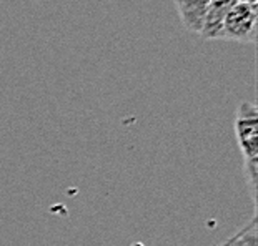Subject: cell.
I'll return each instance as SVG.
<instances>
[{
    "label": "cell",
    "mask_w": 258,
    "mask_h": 246,
    "mask_svg": "<svg viewBox=\"0 0 258 246\" xmlns=\"http://www.w3.org/2000/svg\"><path fill=\"white\" fill-rule=\"evenodd\" d=\"M180 19L190 32L200 34L207 9L212 0H175Z\"/></svg>",
    "instance_id": "277c9868"
},
{
    "label": "cell",
    "mask_w": 258,
    "mask_h": 246,
    "mask_svg": "<svg viewBox=\"0 0 258 246\" xmlns=\"http://www.w3.org/2000/svg\"><path fill=\"white\" fill-rule=\"evenodd\" d=\"M222 38L253 43L256 40V5L237 0L223 20Z\"/></svg>",
    "instance_id": "7a4b0ae2"
},
{
    "label": "cell",
    "mask_w": 258,
    "mask_h": 246,
    "mask_svg": "<svg viewBox=\"0 0 258 246\" xmlns=\"http://www.w3.org/2000/svg\"><path fill=\"white\" fill-rule=\"evenodd\" d=\"M237 0H212L207 9L200 34L205 38H222L223 20Z\"/></svg>",
    "instance_id": "3957f363"
},
{
    "label": "cell",
    "mask_w": 258,
    "mask_h": 246,
    "mask_svg": "<svg viewBox=\"0 0 258 246\" xmlns=\"http://www.w3.org/2000/svg\"><path fill=\"white\" fill-rule=\"evenodd\" d=\"M235 136L243 156V173L253 201L258 185V108L251 102H241L235 117Z\"/></svg>",
    "instance_id": "6da1fadb"
},
{
    "label": "cell",
    "mask_w": 258,
    "mask_h": 246,
    "mask_svg": "<svg viewBox=\"0 0 258 246\" xmlns=\"http://www.w3.org/2000/svg\"><path fill=\"white\" fill-rule=\"evenodd\" d=\"M220 246H258L256 213L250 218V221L243 228H240L232 238H228Z\"/></svg>",
    "instance_id": "5b68a950"
}]
</instances>
